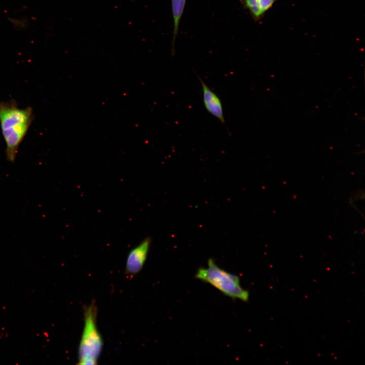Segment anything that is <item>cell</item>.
<instances>
[{"instance_id":"obj_1","label":"cell","mask_w":365,"mask_h":365,"mask_svg":"<svg viewBox=\"0 0 365 365\" xmlns=\"http://www.w3.org/2000/svg\"><path fill=\"white\" fill-rule=\"evenodd\" d=\"M33 119L31 107H19L13 99L0 101V126L6 144V158L9 162L15 161L18 148L25 137Z\"/></svg>"},{"instance_id":"obj_2","label":"cell","mask_w":365,"mask_h":365,"mask_svg":"<svg viewBox=\"0 0 365 365\" xmlns=\"http://www.w3.org/2000/svg\"><path fill=\"white\" fill-rule=\"evenodd\" d=\"M97 308L94 301L84 308V327L78 348V364L97 363L103 340L97 325Z\"/></svg>"},{"instance_id":"obj_3","label":"cell","mask_w":365,"mask_h":365,"mask_svg":"<svg viewBox=\"0 0 365 365\" xmlns=\"http://www.w3.org/2000/svg\"><path fill=\"white\" fill-rule=\"evenodd\" d=\"M207 264V267L198 269L195 275L196 279L210 284L233 299L248 301L249 292L241 286L238 276L221 268L212 259H209Z\"/></svg>"},{"instance_id":"obj_4","label":"cell","mask_w":365,"mask_h":365,"mask_svg":"<svg viewBox=\"0 0 365 365\" xmlns=\"http://www.w3.org/2000/svg\"><path fill=\"white\" fill-rule=\"evenodd\" d=\"M151 243V238L147 236L130 250L126 262V274L133 276L141 270L147 260Z\"/></svg>"},{"instance_id":"obj_5","label":"cell","mask_w":365,"mask_h":365,"mask_svg":"<svg viewBox=\"0 0 365 365\" xmlns=\"http://www.w3.org/2000/svg\"><path fill=\"white\" fill-rule=\"evenodd\" d=\"M196 76L201 83L203 103L208 113L216 117L223 124H225L222 101L219 97L205 83L203 80L197 74Z\"/></svg>"},{"instance_id":"obj_6","label":"cell","mask_w":365,"mask_h":365,"mask_svg":"<svg viewBox=\"0 0 365 365\" xmlns=\"http://www.w3.org/2000/svg\"><path fill=\"white\" fill-rule=\"evenodd\" d=\"M186 0H171L172 15L174 22L172 53H175L174 44L177 36L181 17L184 13Z\"/></svg>"},{"instance_id":"obj_7","label":"cell","mask_w":365,"mask_h":365,"mask_svg":"<svg viewBox=\"0 0 365 365\" xmlns=\"http://www.w3.org/2000/svg\"><path fill=\"white\" fill-rule=\"evenodd\" d=\"M244 7L247 9L256 21L260 20L264 15L260 7L258 0H241Z\"/></svg>"},{"instance_id":"obj_8","label":"cell","mask_w":365,"mask_h":365,"mask_svg":"<svg viewBox=\"0 0 365 365\" xmlns=\"http://www.w3.org/2000/svg\"><path fill=\"white\" fill-rule=\"evenodd\" d=\"M278 0H258L262 13H265L272 8L275 2Z\"/></svg>"}]
</instances>
